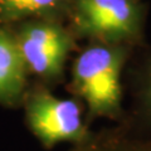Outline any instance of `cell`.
I'll list each match as a JSON object with an SVG mask.
<instances>
[{
	"instance_id": "obj_8",
	"label": "cell",
	"mask_w": 151,
	"mask_h": 151,
	"mask_svg": "<svg viewBox=\"0 0 151 151\" xmlns=\"http://www.w3.org/2000/svg\"><path fill=\"white\" fill-rule=\"evenodd\" d=\"M125 119L144 129H151V60L136 93L135 111L129 116L125 115Z\"/></svg>"
},
{
	"instance_id": "obj_2",
	"label": "cell",
	"mask_w": 151,
	"mask_h": 151,
	"mask_svg": "<svg viewBox=\"0 0 151 151\" xmlns=\"http://www.w3.org/2000/svg\"><path fill=\"white\" fill-rule=\"evenodd\" d=\"M68 17L72 34L98 43L129 45L142 32L144 10L136 0H73Z\"/></svg>"
},
{
	"instance_id": "obj_5",
	"label": "cell",
	"mask_w": 151,
	"mask_h": 151,
	"mask_svg": "<svg viewBox=\"0 0 151 151\" xmlns=\"http://www.w3.org/2000/svg\"><path fill=\"white\" fill-rule=\"evenodd\" d=\"M27 74L24 59L13 28L0 25V103L17 106L25 94Z\"/></svg>"
},
{
	"instance_id": "obj_3",
	"label": "cell",
	"mask_w": 151,
	"mask_h": 151,
	"mask_svg": "<svg viewBox=\"0 0 151 151\" xmlns=\"http://www.w3.org/2000/svg\"><path fill=\"white\" fill-rule=\"evenodd\" d=\"M23 103L27 125L45 149L62 142L77 145L91 135L76 100L59 98L44 88H37L25 92Z\"/></svg>"
},
{
	"instance_id": "obj_7",
	"label": "cell",
	"mask_w": 151,
	"mask_h": 151,
	"mask_svg": "<svg viewBox=\"0 0 151 151\" xmlns=\"http://www.w3.org/2000/svg\"><path fill=\"white\" fill-rule=\"evenodd\" d=\"M73 0H0V24L10 25L29 19L60 20L68 15Z\"/></svg>"
},
{
	"instance_id": "obj_4",
	"label": "cell",
	"mask_w": 151,
	"mask_h": 151,
	"mask_svg": "<svg viewBox=\"0 0 151 151\" xmlns=\"http://www.w3.org/2000/svg\"><path fill=\"white\" fill-rule=\"evenodd\" d=\"M13 32L28 73L44 79L62 74L74 38L59 20L29 19L20 22Z\"/></svg>"
},
{
	"instance_id": "obj_6",
	"label": "cell",
	"mask_w": 151,
	"mask_h": 151,
	"mask_svg": "<svg viewBox=\"0 0 151 151\" xmlns=\"http://www.w3.org/2000/svg\"><path fill=\"white\" fill-rule=\"evenodd\" d=\"M69 151H151V129L140 127L124 117L116 126L91 132Z\"/></svg>"
},
{
	"instance_id": "obj_1",
	"label": "cell",
	"mask_w": 151,
	"mask_h": 151,
	"mask_svg": "<svg viewBox=\"0 0 151 151\" xmlns=\"http://www.w3.org/2000/svg\"><path fill=\"white\" fill-rule=\"evenodd\" d=\"M127 54V44L94 42L74 59L72 88L87 105V124L102 117L124 119L121 72Z\"/></svg>"
}]
</instances>
